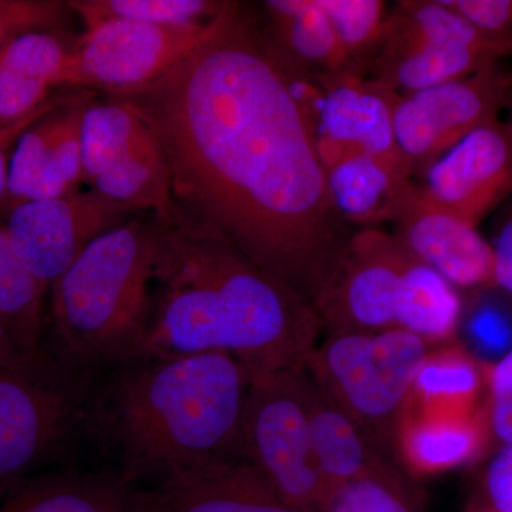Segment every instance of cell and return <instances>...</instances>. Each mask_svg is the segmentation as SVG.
Here are the masks:
<instances>
[{"label": "cell", "instance_id": "1", "mask_svg": "<svg viewBox=\"0 0 512 512\" xmlns=\"http://www.w3.org/2000/svg\"><path fill=\"white\" fill-rule=\"evenodd\" d=\"M107 97L136 111L157 137L178 212L315 309L345 247L316 147L315 79L229 2L173 69Z\"/></svg>", "mask_w": 512, "mask_h": 512}, {"label": "cell", "instance_id": "2", "mask_svg": "<svg viewBox=\"0 0 512 512\" xmlns=\"http://www.w3.org/2000/svg\"><path fill=\"white\" fill-rule=\"evenodd\" d=\"M318 313L275 275L178 214L158 228L151 305L140 353H224L251 377L284 372L318 346ZM137 356V355H136Z\"/></svg>", "mask_w": 512, "mask_h": 512}, {"label": "cell", "instance_id": "3", "mask_svg": "<svg viewBox=\"0 0 512 512\" xmlns=\"http://www.w3.org/2000/svg\"><path fill=\"white\" fill-rule=\"evenodd\" d=\"M247 367L224 353H140L94 376L84 441L137 488L241 456Z\"/></svg>", "mask_w": 512, "mask_h": 512}, {"label": "cell", "instance_id": "4", "mask_svg": "<svg viewBox=\"0 0 512 512\" xmlns=\"http://www.w3.org/2000/svg\"><path fill=\"white\" fill-rule=\"evenodd\" d=\"M160 221L133 218L94 239L52 285L53 353L97 376L138 355L146 336Z\"/></svg>", "mask_w": 512, "mask_h": 512}, {"label": "cell", "instance_id": "5", "mask_svg": "<svg viewBox=\"0 0 512 512\" xmlns=\"http://www.w3.org/2000/svg\"><path fill=\"white\" fill-rule=\"evenodd\" d=\"M93 379L45 346L0 365V483L36 474L83 443Z\"/></svg>", "mask_w": 512, "mask_h": 512}, {"label": "cell", "instance_id": "6", "mask_svg": "<svg viewBox=\"0 0 512 512\" xmlns=\"http://www.w3.org/2000/svg\"><path fill=\"white\" fill-rule=\"evenodd\" d=\"M429 345L402 329L329 335L305 359L369 443L394 441Z\"/></svg>", "mask_w": 512, "mask_h": 512}, {"label": "cell", "instance_id": "7", "mask_svg": "<svg viewBox=\"0 0 512 512\" xmlns=\"http://www.w3.org/2000/svg\"><path fill=\"white\" fill-rule=\"evenodd\" d=\"M377 82L412 94L464 79L512 56V43L474 29L441 2H400L387 19Z\"/></svg>", "mask_w": 512, "mask_h": 512}, {"label": "cell", "instance_id": "8", "mask_svg": "<svg viewBox=\"0 0 512 512\" xmlns=\"http://www.w3.org/2000/svg\"><path fill=\"white\" fill-rule=\"evenodd\" d=\"M239 451L264 471L291 510L325 511L330 493L312 447L299 365L252 377Z\"/></svg>", "mask_w": 512, "mask_h": 512}, {"label": "cell", "instance_id": "9", "mask_svg": "<svg viewBox=\"0 0 512 512\" xmlns=\"http://www.w3.org/2000/svg\"><path fill=\"white\" fill-rule=\"evenodd\" d=\"M96 97L83 119V187L134 214L173 222L180 212L157 137L123 101Z\"/></svg>", "mask_w": 512, "mask_h": 512}, {"label": "cell", "instance_id": "10", "mask_svg": "<svg viewBox=\"0 0 512 512\" xmlns=\"http://www.w3.org/2000/svg\"><path fill=\"white\" fill-rule=\"evenodd\" d=\"M214 20L194 25L107 20L84 30L74 45L66 87L104 96L141 89L201 45Z\"/></svg>", "mask_w": 512, "mask_h": 512}, {"label": "cell", "instance_id": "11", "mask_svg": "<svg viewBox=\"0 0 512 512\" xmlns=\"http://www.w3.org/2000/svg\"><path fill=\"white\" fill-rule=\"evenodd\" d=\"M414 259L396 235L366 229L350 239L315 303L329 335L396 329L404 275Z\"/></svg>", "mask_w": 512, "mask_h": 512}, {"label": "cell", "instance_id": "12", "mask_svg": "<svg viewBox=\"0 0 512 512\" xmlns=\"http://www.w3.org/2000/svg\"><path fill=\"white\" fill-rule=\"evenodd\" d=\"M511 89L512 76L497 63L402 96L394 110L397 146L413 168H429L468 134L497 121Z\"/></svg>", "mask_w": 512, "mask_h": 512}, {"label": "cell", "instance_id": "13", "mask_svg": "<svg viewBox=\"0 0 512 512\" xmlns=\"http://www.w3.org/2000/svg\"><path fill=\"white\" fill-rule=\"evenodd\" d=\"M134 215L97 192L82 188L63 197L22 202L0 218L29 274L50 289L94 239Z\"/></svg>", "mask_w": 512, "mask_h": 512}, {"label": "cell", "instance_id": "14", "mask_svg": "<svg viewBox=\"0 0 512 512\" xmlns=\"http://www.w3.org/2000/svg\"><path fill=\"white\" fill-rule=\"evenodd\" d=\"M97 94L64 87L19 137L10 157L3 212L22 202L63 197L83 188L84 113Z\"/></svg>", "mask_w": 512, "mask_h": 512}, {"label": "cell", "instance_id": "15", "mask_svg": "<svg viewBox=\"0 0 512 512\" xmlns=\"http://www.w3.org/2000/svg\"><path fill=\"white\" fill-rule=\"evenodd\" d=\"M421 194L476 227L512 192V124L477 128L427 168Z\"/></svg>", "mask_w": 512, "mask_h": 512}, {"label": "cell", "instance_id": "16", "mask_svg": "<svg viewBox=\"0 0 512 512\" xmlns=\"http://www.w3.org/2000/svg\"><path fill=\"white\" fill-rule=\"evenodd\" d=\"M320 90L318 138L338 146L350 158L369 154L400 173L412 175L394 136V110L402 94L355 70L315 77Z\"/></svg>", "mask_w": 512, "mask_h": 512}, {"label": "cell", "instance_id": "17", "mask_svg": "<svg viewBox=\"0 0 512 512\" xmlns=\"http://www.w3.org/2000/svg\"><path fill=\"white\" fill-rule=\"evenodd\" d=\"M396 238L419 261L461 288L495 285L494 249L476 227L441 210L414 187L397 211Z\"/></svg>", "mask_w": 512, "mask_h": 512}, {"label": "cell", "instance_id": "18", "mask_svg": "<svg viewBox=\"0 0 512 512\" xmlns=\"http://www.w3.org/2000/svg\"><path fill=\"white\" fill-rule=\"evenodd\" d=\"M299 379L308 410L313 451L330 497L342 485L373 478L390 485L419 507L420 495L392 467L380 460L372 443L330 397L305 360L299 363Z\"/></svg>", "mask_w": 512, "mask_h": 512}, {"label": "cell", "instance_id": "19", "mask_svg": "<svg viewBox=\"0 0 512 512\" xmlns=\"http://www.w3.org/2000/svg\"><path fill=\"white\" fill-rule=\"evenodd\" d=\"M0 512H148L146 490L114 471L64 467L0 483Z\"/></svg>", "mask_w": 512, "mask_h": 512}, {"label": "cell", "instance_id": "20", "mask_svg": "<svg viewBox=\"0 0 512 512\" xmlns=\"http://www.w3.org/2000/svg\"><path fill=\"white\" fill-rule=\"evenodd\" d=\"M146 497L148 512H296L281 500L264 471L244 456L148 488Z\"/></svg>", "mask_w": 512, "mask_h": 512}, {"label": "cell", "instance_id": "21", "mask_svg": "<svg viewBox=\"0 0 512 512\" xmlns=\"http://www.w3.org/2000/svg\"><path fill=\"white\" fill-rule=\"evenodd\" d=\"M76 40L64 29L39 30L0 50V128L29 119L66 87Z\"/></svg>", "mask_w": 512, "mask_h": 512}, {"label": "cell", "instance_id": "22", "mask_svg": "<svg viewBox=\"0 0 512 512\" xmlns=\"http://www.w3.org/2000/svg\"><path fill=\"white\" fill-rule=\"evenodd\" d=\"M491 434L487 404L468 416H431L406 409L393 443L407 473L423 478L473 463Z\"/></svg>", "mask_w": 512, "mask_h": 512}, {"label": "cell", "instance_id": "23", "mask_svg": "<svg viewBox=\"0 0 512 512\" xmlns=\"http://www.w3.org/2000/svg\"><path fill=\"white\" fill-rule=\"evenodd\" d=\"M264 8L265 35L289 62L319 74L353 70L352 57L316 0H268Z\"/></svg>", "mask_w": 512, "mask_h": 512}, {"label": "cell", "instance_id": "24", "mask_svg": "<svg viewBox=\"0 0 512 512\" xmlns=\"http://www.w3.org/2000/svg\"><path fill=\"white\" fill-rule=\"evenodd\" d=\"M326 178L335 211L363 224L394 220L404 197L413 188L410 175L365 153L330 168Z\"/></svg>", "mask_w": 512, "mask_h": 512}, {"label": "cell", "instance_id": "25", "mask_svg": "<svg viewBox=\"0 0 512 512\" xmlns=\"http://www.w3.org/2000/svg\"><path fill=\"white\" fill-rule=\"evenodd\" d=\"M484 365L458 345L429 350L406 409L431 416H468L480 409Z\"/></svg>", "mask_w": 512, "mask_h": 512}, {"label": "cell", "instance_id": "26", "mask_svg": "<svg viewBox=\"0 0 512 512\" xmlns=\"http://www.w3.org/2000/svg\"><path fill=\"white\" fill-rule=\"evenodd\" d=\"M460 311V296L454 286L414 259L404 275L396 329L419 336L429 346L444 345L456 335Z\"/></svg>", "mask_w": 512, "mask_h": 512}, {"label": "cell", "instance_id": "27", "mask_svg": "<svg viewBox=\"0 0 512 512\" xmlns=\"http://www.w3.org/2000/svg\"><path fill=\"white\" fill-rule=\"evenodd\" d=\"M46 292L20 261L0 218V326L25 352L43 348Z\"/></svg>", "mask_w": 512, "mask_h": 512}, {"label": "cell", "instance_id": "28", "mask_svg": "<svg viewBox=\"0 0 512 512\" xmlns=\"http://www.w3.org/2000/svg\"><path fill=\"white\" fill-rule=\"evenodd\" d=\"M84 29L107 20H133L156 25L207 23L227 8L229 2L212 0H67Z\"/></svg>", "mask_w": 512, "mask_h": 512}, {"label": "cell", "instance_id": "29", "mask_svg": "<svg viewBox=\"0 0 512 512\" xmlns=\"http://www.w3.org/2000/svg\"><path fill=\"white\" fill-rule=\"evenodd\" d=\"M349 56H359L386 33V5L380 0H316Z\"/></svg>", "mask_w": 512, "mask_h": 512}, {"label": "cell", "instance_id": "30", "mask_svg": "<svg viewBox=\"0 0 512 512\" xmlns=\"http://www.w3.org/2000/svg\"><path fill=\"white\" fill-rule=\"evenodd\" d=\"M70 16L63 0H0V50L26 33L64 29Z\"/></svg>", "mask_w": 512, "mask_h": 512}, {"label": "cell", "instance_id": "31", "mask_svg": "<svg viewBox=\"0 0 512 512\" xmlns=\"http://www.w3.org/2000/svg\"><path fill=\"white\" fill-rule=\"evenodd\" d=\"M416 508L390 485L363 478L338 488L323 512H416Z\"/></svg>", "mask_w": 512, "mask_h": 512}, {"label": "cell", "instance_id": "32", "mask_svg": "<svg viewBox=\"0 0 512 512\" xmlns=\"http://www.w3.org/2000/svg\"><path fill=\"white\" fill-rule=\"evenodd\" d=\"M443 3L483 35L512 43V0H443Z\"/></svg>", "mask_w": 512, "mask_h": 512}, {"label": "cell", "instance_id": "33", "mask_svg": "<svg viewBox=\"0 0 512 512\" xmlns=\"http://www.w3.org/2000/svg\"><path fill=\"white\" fill-rule=\"evenodd\" d=\"M484 369L493 433L504 444L512 443V348L497 365Z\"/></svg>", "mask_w": 512, "mask_h": 512}, {"label": "cell", "instance_id": "34", "mask_svg": "<svg viewBox=\"0 0 512 512\" xmlns=\"http://www.w3.org/2000/svg\"><path fill=\"white\" fill-rule=\"evenodd\" d=\"M487 490L493 511L512 512V443L504 444L488 467Z\"/></svg>", "mask_w": 512, "mask_h": 512}, {"label": "cell", "instance_id": "35", "mask_svg": "<svg viewBox=\"0 0 512 512\" xmlns=\"http://www.w3.org/2000/svg\"><path fill=\"white\" fill-rule=\"evenodd\" d=\"M59 92H57L52 99L47 101L45 107H42V109L33 114L32 117H29V119L23 120L22 123L15 124V126L12 127L0 128V214H2L3 208H5L6 192H8L10 157H12L16 143H18L19 137L22 136L23 131L55 104Z\"/></svg>", "mask_w": 512, "mask_h": 512}, {"label": "cell", "instance_id": "36", "mask_svg": "<svg viewBox=\"0 0 512 512\" xmlns=\"http://www.w3.org/2000/svg\"><path fill=\"white\" fill-rule=\"evenodd\" d=\"M493 249L495 285L512 293V214L498 232Z\"/></svg>", "mask_w": 512, "mask_h": 512}, {"label": "cell", "instance_id": "37", "mask_svg": "<svg viewBox=\"0 0 512 512\" xmlns=\"http://www.w3.org/2000/svg\"><path fill=\"white\" fill-rule=\"evenodd\" d=\"M28 353L32 352H25V350L20 349L19 346L16 345L15 340L10 338L9 333L0 326V365L16 362V360L22 359V357L28 355Z\"/></svg>", "mask_w": 512, "mask_h": 512}, {"label": "cell", "instance_id": "38", "mask_svg": "<svg viewBox=\"0 0 512 512\" xmlns=\"http://www.w3.org/2000/svg\"><path fill=\"white\" fill-rule=\"evenodd\" d=\"M484 512H495V511H484Z\"/></svg>", "mask_w": 512, "mask_h": 512}]
</instances>
